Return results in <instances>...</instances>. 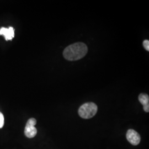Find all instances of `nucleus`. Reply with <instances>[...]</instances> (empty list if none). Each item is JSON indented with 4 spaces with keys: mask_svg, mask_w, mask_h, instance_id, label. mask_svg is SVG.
I'll return each mask as SVG.
<instances>
[{
    "mask_svg": "<svg viewBox=\"0 0 149 149\" xmlns=\"http://www.w3.org/2000/svg\"><path fill=\"white\" fill-rule=\"evenodd\" d=\"M126 136L128 141L133 145H138L141 140L140 135L133 129L128 130Z\"/></svg>",
    "mask_w": 149,
    "mask_h": 149,
    "instance_id": "nucleus-4",
    "label": "nucleus"
},
{
    "mask_svg": "<svg viewBox=\"0 0 149 149\" xmlns=\"http://www.w3.org/2000/svg\"><path fill=\"white\" fill-rule=\"evenodd\" d=\"M0 35L4 36L6 40H12L15 37L14 29L11 27H9L8 28L2 27L0 29Z\"/></svg>",
    "mask_w": 149,
    "mask_h": 149,
    "instance_id": "nucleus-5",
    "label": "nucleus"
},
{
    "mask_svg": "<svg viewBox=\"0 0 149 149\" xmlns=\"http://www.w3.org/2000/svg\"><path fill=\"white\" fill-rule=\"evenodd\" d=\"M143 46L145 49L149 51V40H145L143 42Z\"/></svg>",
    "mask_w": 149,
    "mask_h": 149,
    "instance_id": "nucleus-8",
    "label": "nucleus"
},
{
    "mask_svg": "<svg viewBox=\"0 0 149 149\" xmlns=\"http://www.w3.org/2000/svg\"><path fill=\"white\" fill-rule=\"evenodd\" d=\"M98 107L95 103L88 102L84 104L79 109V114L84 119H90L96 115Z\"/></svg>",
    "mask_w": 149,
    "mask_h": 149,
    "instance_id": "nucleus-2",
    "label": "nucleus"
},
{
    "mask_svg": "<svg viewBox=\"0 0 149 149\" xmlns=\"http://www.w3.org/2000/svg\"><path fill=\"white\" fill-rule=\"evenodd\" d=\"M139 101L143 106L144 110L146 112H149V97L147 94L141 93L139 96Z\"/></svg>",
    "mask_w": 149,
    "mask_h": 149,
    "instance_id": "nucleus-6",
    "label": "nucleus"
},
{
    "mask_svg": "<svg viewBox=\"0 0 149 149\" xmlns=\"http://www.w3.org/2000/svg\"><path fill=\"white\" fill-rule=\"evenodd\" d=\"M88 52V48L85 43L79 42L71 44L65 49L64 58L69 61H76L83 58Z\"/></svg>",
    "mask_w": 149,
    "mask_h": 149,
    "instance_id": "nucleus-1",
    "label": "nucleus"
},
{
    "mask_svg": "<svg viewBox=\"0 0 149 149\" xmlns=\"http://www.w3.org/2000/svg\"><path fill=\"white\" fill-rule=\"evenodd\" d=\"M4 125V117L1 112H0V128H2Z\"/></svg>",
    "mask_w": 149,
    "mask_h": 149,
    "instance_id": "nucleus-7",
    "label": "nucleus"
},
{
    "mask_svg": "<svg viewBox=\"0 0 149 149\" xmlns=\"http://www.w3.org/2000/svg\"><path fill=\"white\" fill-rule=\"evenodd\" d=\"M37 124V120L34 118H31L27 121L25 129V135L28 138H34L37 133V130L34 127Z\"/></svg>",
    "mask_w": 149,
    "mask_h": 149,
    "instance_id": "nucleus-3",
    "label": "nucleus"
}]
</instances>
